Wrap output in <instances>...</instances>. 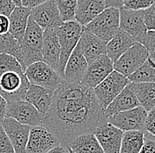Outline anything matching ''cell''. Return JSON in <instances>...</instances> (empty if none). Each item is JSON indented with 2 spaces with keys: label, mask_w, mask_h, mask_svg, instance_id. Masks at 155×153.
Returning <instances> with one entry per match:
<instances>
[{
  "label": "cell",
  "mask_w": 155,
  "mask_h": 153,
  "mask_svg": "<svg viewBox=\"0 0 155 153\" xmlns=\"http://www.w3.org/2000/svg\"><path fill=\"white\" fill-rule=\"evenodd\" d=\"M136 96L141 106L148 113L155 107V83H134Z\"/></svg>",
  "instance_id": "obj_26"
},
{
  "label": "cell",
  "mask_w": 155,
  "mask_h": 153,
  "mask_svg": "<svg viewBox=\"0 0 155 153\" xmlns=\"http://www.w3.org/2000/svg\"><path fill=\"white\" fill-rule=\"evenodd\" d=\"M144 19L147 31L155 30V3L144 11Z\"/></svg>",
  "instance_id": "obj_34"
},
{
  "label": "cell",
  "mask_w": 155,
  "mask_h": 153,
  "mask_svg": "<svg viewBox=\"0 0 155 153\" xmlns=\"http://www.w3.org/2000/svg\"><path fill=\"white\" fill-rule=\"evenodd\" d=\"M0 1H1V0H0Z\"/></svg>",
  "instance_id": "obj_48"
},
{
  "label": "cell",
  "mask_w": 155,
  "mask_h": 153,
  "mask_svg": "<svg viewBox=\"0 0 155 153\" xmlns=\"http://www.w3.org/2000/svg\"><path fill=\"white\" fill-rule=\"evenodd\" d=\"M139 153H155V137L145 138V144Z\"/></svg>",
  "instance_id": "obj_38"
},
{
  "label": "cell",
  "mask_w": 155,
  "mask_h": 153,
  "mask_svg": "<svg viewBox=\"0 0 155 153\" xmlns=\"http://www.w3.org/2000/svg\"><path fill=\"white\" fill-rule=\"evenodd\" d=\"M2 127L4 128L15 153H27V144L28 141L31 127L19 123L16 120L5 117Z\"/></svg>",
  "instance_id": "obj_15"
},
{
  "label": "cell",
  "mask_w": 155,
  "mask_h": 153,
  "mask_svg": "<svg viewBox=\"0 0 155 153\" xmlns=\"http://www.w3.org/2000/svg\"><path fill=\"white\" fill-rule=\"evenodd\" d=\"M107 122L104 110L93 89L64 80L54 92L52 103L44 115L42 125L56 136L61 145L69 147L80 135L94 133Z\"/></svg>",
  "instance_id": "obj_1"
},
{
  "label": "cell",
  "mask_w": 155,
  "mask_h": 153,
  "mask_svg": "<svg viewBox=\"0 0 155 153\" xmlns=\"http://www.w3.org/2000/svg\"><path fill=\"white\" fill-rule=\"evenodd\" d=\"M87 66L88 63L77 45L66 63L63 79L70 84H80L87 71Z\"/></svg>",
  "instance_id": "obj_19"
},
{
  "label": "cell",
  "mask_w": 155,
  "mask_h": 153,
  "mask_svg": "<svg viewBox=\"0 0 155 153\" xmlns=\"http://www.w3.org/2000/svg\"><path fill=\"white\" fill-rule=\"evenodd\" d=\"M104 153H120L124 132L106 122L94 133Z\"/></svg>",
  "instance_id": "obj_16"
},
{
  "label": "cell",
  "mask_w": 155,
  "mask_h": 153,
  "mask_svg": "<svg viewBox=\"0 0 155 153\" xmlns=\"http://www.w3.org/2000/svg\"><path fill=\"white\" fill-rule=\"evenodd\" d=\"M47 153H70V150L67 147H64V146L59 144Z\"/></svg>",
  "instance_id": "obj_43"
},
{
  "label": "cell",
  "mask_w": 155,
  "mask_h": 153,
  "mask_svg": "<svg viewBox=\"0 0 155 153\" xmlns=\"http://www.w3.org/2000/svg\"><path fill=\"white\" fill-rule=\"evenodd\" d=\"M120 12V30L125 32L135 42L141 43L147 33L144 11H133L122 7Z\"/></svg>",
  "instance_id": "obj_9"
},
{
  "label": "cell",
  "mask_w": 155,
  "mask_h": 153,
  "mask_svg": "<svg viewBox=\"0 0 155 153\" xmlns=\"http://www.w3.org/2000/svg\"><path fill=\"white\" fill-rule=\"evenodd\" d=\"M16 5L12 0H1L0 1V15L8 17L12 14Z\"/></svg>",
  "instance_id": "obj_37"
},
{
  "label": "cell",
  "mask_w": 155,
  "mask_h": 153,
  "mask_svg": "<svg viewBox=\"0 0 155 153\" xmlns=\"http://www.w3.org/2000/svg\"><path fill=\"white\" fill-rule=\"evenodd\" d=\"M139 106V102L136 96L134 83L130 82L104 110V115L107 119L117 113L130 110Z\"/></svg>",
  "instance_id": "obj_18"
},
{
  "label": "cell",
  "mask_w": 155,
  "mask_h": 153,
  "mask_svg": "<svg viewBox=\"0 0 155 153\" xmlns=\"http://www.w3.org/2000/svg\"><path fill=\"white\" fill-rule=\"evenodd\" d=\"M69 150H70V149H69ZM70 153H74V152H73L72 151H71V150H70Z\"/></svg>",
  "instance_id": "obj_46"
},
{
  "label": "cell",
  "mask_w": 155,
  "mask_h": 153,
  "mask_svg": "<svg viewBox=\"0 0 155 153\" xmlns=\"http://www.w3.org/2000/svg\"><path fill=\"white\" fill-rule=\"evenodd\" d=\"M0 54H6L15 57L26 70L20 43L10 33L0 35Z\"/></svg>",
  "instance_id": "obj_28"
},
{
  "label": "cell",
  "mask_w": 155,
  "mask_h": 153,
  "mask_svg": "<svg viewBox=\"0 0 155 153\" xmlns=\"http://www.w3.org/2000/svg\"><path fill=\"white\" fill-rule=\"evenodd\" d=\"M6 106H7L6 100L0 95V125H2L5 118L6 117Z\"/></svg>",
  "instance_id": "obj_42"
},
{
  "label": "cell",
  "mask_w": 155,
  "mask_h": 153,
  "mask_svg": "<svg viewBox=\"0 0 155 153\" xmlns=\"http://www.w3.org/2000/svg\"><path fill=\"white\" fill-rule=\"evenodd\" d=\"M44 30L29 17L28 27L20 42L25 67L42 61V44Z\"/></svg>",
  "instance_id": "obj_2"
},
{
  "label": "cell",
  "mask_w": 155,
  "mask_h": 153,
  "mask_svg": "<svg viewBox=\"0 0 155 153\" xmlns=\"http://www.w3.org/2000/svg\"><path fill=\"white\" fill-rule=\"evenodd\" d=\"M154 3H155V0H154Z\"/></svg>",
  "instance_id": "obj_47"
},
{
  "label": "cell",
  "mask_w": 155,
  "mask_h": 153,
  "mask_svg": "<svg viewBox=\"0 0 155 153\" xmlns=\"http://www.w3.org/2000/svg\"><path fill=\"white\" fill-rule=\"evenodd\" d=\"M30 18L35 20L43 30L58 28L64 22L60 17L55 0H48L45 3L31 9Z\"/></svg>",
  "instance_id": "obj_14"
},
{
  "label": "cell",
  "mask_w": 155,
  "mask_h": 153,
  "mask_svg": "<svg viewBox=\"0 0 155 153\" xmlns=\"http://www.w3.org/2000/svg\"><path fill=\"white\" fill-rule=\"evenodd\" d=\"M9 18L0 15V35L9 33Z\"/></svg>",
  "instance_id": "obj_39"
},
{
  "label": "cell",
  "mask_w": 155,
  "mask_h": 153,
  "mask_svg": "<svg viewBox=\"0 0 155 153\" xmlns=\"http://www.w3.org/2000/svg\"><path fill=\"white\" fill-rule=\"evenodd\" d=\"M149 56V51L141 43L135 42L133 46L114 62V70L128 77L145 63Z\"/></svg>",
  "instance_id": "obj_8"
},
{
  "label": "cell",
  "mask_w": 155,
  "mask_h": 153,
  "mask_svg": "<svg viewBox=\"0 0 155 153\" xmlns=\"http://www.w3.org/2000/svg\"><path fill=\"white\" fill-rule=\"evenodd\" d=\"M6 116L16 120L21 124L30 127L42 125L44 118L34 106L25 100L7 103Z\"/></svg>",
  "instance_id": "obj_12"
},
{
  "label": "cell",
  "mask_w": 155,
  "mask_h": 153,
  "mask_svg": "<svg viewBox=\"0 0 155 153\" xmlns=\"http://www.w3.org/2000/svg\"><path fill=\"white\" fill-rule=\"evenodd\" d=\"M74 153H104L94 133L80 135L68 147Z\"/></svg>",
  "instance_id": "obj_25"
},
{
  "label": "cell",
  "mask_w": 155,
  "mask_h": 153,
  "mask_svg": "<svg viewBox=\"0 0 155 153\" xmlns=\"http://www.w3.org/2000/svg\"><path fill=\"white\" fill-rule=\"evenodd\" d=\"M145 131L124 132L120 153H139L145 144Z\"/></svg>",
  "instance_id": "obj_27"
},
{
  "label": "cell",
  "mask_w": 155,
  "mask_h": 153,
  "mask_svg": "<svg viewBox=\"0 0 155 153\" xmlns=\"http://www.w3.org/2000/svg\"><path fill=\"white\" fill-rule=\"evenodd\" d=\"M83 27L76 20L64 22L57 28L59 44L61 48L58 74L63 78L65 65L71 54L76 48L82 33Z\"/></svg>",
  "instance_id": "obj_3"
},
{
  "label": "cell",
  "mask_w": 155,
  "mask_h": 153,
  "mask_svg": "<svg viewBox=\"0 0 155 153\" xmlns=\"http://www.w3.org/2000/svg\"><path fill=\"white\" fill-rule=\"evenodd\" d=\"M131 83H155V64L148 58L145 63L128 76Z\"/></svg>",
  "instance_id": "obj_29"
},
{
  "label": "cell",
  "mask_w": 155,
  "mask_h": 153,
  "mask_svg": "<svg viewBox=\"0 0 155 153\" xmlns=\"http://www.w3.org/2000/svg\"><path fill=\"white\" fill-rule=\"evenodd\" d=\"M85 28L101 40L108 42L120 31L119 10L106 8Z\"/></svg>",
  "instance_id": "obj_4"
},
{
  "label": "cell",
  "mask_w": 155,
  "mask_h": 153,
  "mask_svg": "<svg viewBox=\"0 0 155 153\" xmlns=\"http://www.w3.org/2000/svg\"><path fill=\"white\" fill-rule=\"evenodd\" d=\"M54 92L41 86L30 84L24 100L34 106L40 114L44 115L48 112L52 103Z\"/></svg>",
  "instance_id": "obj_22"
},
{
  "label": "cell",
  "mask_w": 155,
  "mask_h": 153,
  "mask_svg": "<svg viewBox=\"0 0 155 153\" xmlns=\"http://www.w3.org/2000/svg\"><path fill=\"white\" fill-rule=\"evenodd\" d=\"M141 44L149 51V53L153 52V50L155 48V30L147 31Z\"/></svg>",
  "instance_id": "obj_36"
},
{
  "label": "cell",
  "mask_w": 155,
  "mask_h": 153,
  "mask_svg": "<svg viewBox=\"0 0 155 153\" xmlns=\"http://www.w3.org/2000/svg\"><path fill=\"white\" fill-rule=\"evenodd\" d=\"M149 58L153 61V63L155 64V48L153 50V52H151V53H150Z\"/></svg>",
  "instance_id": "obj_44"
},
{
  "label": "cell",
  "mask_w": 155,
  "mask_h": 153,
  "mask_svg": "<svg viewBox=\"0 0 155 153\" xmlns=\"http://www.w3.org/2000/svg\"><path fill=\"white\" fill-rule=\"evenodd\" d=\"M155 137V107L147 113L145 119V132Z\"/></svg>",
  "instance_id": "obj_35"
},
{
  "label": "cell",
  "mask_w": 155,
  "mask_h": 153,
  "mask_svg": "<svg viewBox=\"0 0 155 153\" xmlns=\"http://www.w3.org/2000/svg\"><path fill=\"white\" fill-rule=\"evenodd\" d=\"M113 70L114 63L107 55H101L88 63L81 84L90 89H94Z\"/></svg>",
  "instance_id": "obj_11"
},
{
  "label": "cell",
  "mask_w": 155,
  "mask_h": 153,
  "mask_svg": "<svg viewBox=\"0 0 155 153\" xmlns=\"http://www.w3.org/2000/svg\"><path fill=\"white\" fill-rule=\"evenodd\" d=\"M29 86L25 73L8 71L0 75V95L7 103L24 100Z\"/></svg>",
  "instance_id": "obj_5"
},
{
  "label": "cell",
  "mask_w": 155,
  "mask_h": 153,
  "mask_svg": "<svg viewBox=\"0 0 155 153\" xmlns=\"http://www.w3.org/2000/svg\"><path fill=\"white\" fill-rule=\"evenodd\" d=\"M25 74L30 84L41 86L55 92L64 79L58 72L42 61L36 62L27 67Z\"/></svg>",
  "instance_id": "obj_7"
},
{
  "label": "cell",
  "mask_w": 155,
  "mask_h": 153,
  "mask_svg": "<svg viewBox=\"0 0 155 153\" xmlns=\"http://www.w3.org/2000/svg\"><path fill=\"white\" fill-rule=\"evenodd\" d=\"M31 9L24 6H16L9 16V33L21 42L28 27Z\"/></svg>",
  "instance_id": "obj_23"
},
{
  "label": "cell",
  "mask_w": 155,
  "mask_h": 153,
  "mask_svg": "<svg viewBox=\"0 0 155 153\" xmlns=\"http://www.w3.org/2000/svg\"><path fill=\"white\" fill-rule=\"evenodd\" d=\"M134 43L135 41L128 34L120 30L108 42H107L106 55L114 63L133 46Z\"/></svg>",
  "instance_id": "obj_24"
},
{
  "label": "cell",
  "mask_w": 155,
  "mask_h": 153,
  "mask_svg": "<svg viewBox=\"0 0 155 153\" xmlns=\"http://www.w3.org/2000/svg\"><path fill=\"white\" fill-rule=\"evenodd\" d=\"M63 22L75 20L77 0H55Z\"/></svg>",
  "instance_id": "obj_30"
},
{
  "label": "cell",
  "mask_w": 155,
  "mask_h": 153,
  "mask_svg": "<svg viewBox=\"0 0 155 153\" xmlns=\"http://www.w3.org/2000/svg\"><path fill=\"white\" fill-rule=\"evenodd\" d=\"M147 112L139 106L133 109L117 113L107 118V122L126 131H145V119Z\"/></svg>",
  "instance_id": "obj_10"
},
{
  "label": "cell",
  "mask_w": 155,
  "mask_h": 153,
  "mask_svg": "<svg viewBox=\"0 0 155 153\" xmlns=\"http://www.w3.org/2000/svg\"><path fill=\"white\" fill-rule=\"evenodd\" d=\"M61 48L59 44L57 28H48L43 33L42 62L54 69L58 73Z\"/></svg>",
  "instance_id": "obj_20"
},
{
  "label": "cell",
  "mask_w": 155,
  "mask_h": 153,
  "mask_svg": "<svg viewBox=\"0 0 155 153\" xmlns=\"http://www.w3.org/2000/svg\"><path fill=\"white\" fill-rule=\"evenodd\" d=\"M12 1L15 4L16 6H21V2H22V0H12Z\"/></svg>",
  "instance_id": "obj_45"
},
{
  "label": "cell",
  "mask_w": 155,
  "mask_h": 153,
  "mask_svg": "<svg viewBox=\"0 0 155 153\" xmlns=\"http://www.w3.org/2000/svg\"><path fill=\"white\" fill-rule=\"evenodd\" d=\"M8 71L25 73L24 68L16 58L6 54H0V75Z\"/></svg>",
  "instance_id": "obj_31"
},
{
  "label": "cell",
  "mask_w": 155,
  "mask_h": 153,
  "mask_svg": "<svg viewBox=\"0 0 155 153\" xmlns=\"http://www.w3.org/2000/svg\"><path fill=\"white\" fill-rule=\"evenodd\" d=\"M0 153H15L9 137L7 136L2 125H0Z\"/></svg>",
  "instance_id": "obj_33"
},
{
  "label": "cell",
  "mask_w": 155,
  "mask_h": 153,
  "mask_svg": "<svg viewBox=\"0 0 155 153\" xmlns=\"http://www.w3.org/2000/svg\"><path fill=\"white\" fill-rule=\"evenodd\" d=\"M153 4L154 0H124L123 7L133 11H145Z\"/></svg>",
  "instance_id": "obj_32"
},
{
  "label": "cell",
  "mask_w": 155,
  "mask_h": 153,
  "mask_svg": "<svg viewBox=\"0 0 155 153\" xmlns=\"http://www.w3.org/2000/svg\"><path fill=\"white\" fill-rule=\"evenodd\" d=\"M129 83L128 77L113 70L101 83L94 88V93L101 108L105 110Z\"/></svg>",
  "instance_id": "obj_6"
},
{
  "label": "cell",
  "mask_w": 155,
  "mask_h": 153,
  "mask_svg": "<svg viewBox=\"0 0 155 153\" xmlns=\"http://www.w3.org/2000/svg\"><path fill=\"white\" fill-rule=\"evenodd\" d=\"M105 9L104 0H77L75 20L86 27Z\"/></svg>",
  "instance_id": "obj_21"
},
{
  "label": "cell",
  "mask_w": 155,
  "mask_h": 153,
  "mask_svg": "<svg viewBox=\"0 0 155 153\" xmlns=\"http://www.w3.org/2000/svg\"><path fill=\"white\" fill-rule=\"evenodd\" d=\"M60 143L56 136L43 125L31 127L27 153H47Z\"/></svg>",
  "instance_id": "obj_13"
},
{
  "label": "cell",
  "mask_w": 155,
  "mask_h": 153,
  "mask_svg": "<svg viewBox=\"0 0 155 153\" xmlns=\"http://www.w3.org/2000/svg\"><path fill=\"white\" fill-rule=\"evenodd\" d=\"M46 1H48V0H22L21 5L24 7L29 8V9H33L40 5L45 3Z\"/></svg>",
  "instance_id": "obj_40"
},
{
  "label": "cell",
  "mask_w": 155,
  "mask_h": 153,
  "mask_svg": "<svg viewBox=\"0 0 155 153\" xmlns=\"http://www.w3.org/2000/svg\"><path fill=\"white\" fill-rule=\"evenodd\" d=\"M106 8H115L120 10L124 6V0H104Z\"/></svg>",
  "instance_id": "obj_41"
},
{
  "label": "cell",
  "mask_w": 155,
  "mask_h": 153,
  "mask_svg": "<svg viewBox=\"0 0 155 153\" xmlns=\"http://www.w3.org/2000/svg\"><path fill=\"white\" fill-rule=\"evenodd\" d=\"M78 47L88 63L101 55H106V41L97 37L85 27H83L82 29Z\"/></svg>",
  "instance_id": "obj_17"
}]
</instances>
